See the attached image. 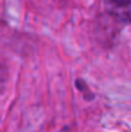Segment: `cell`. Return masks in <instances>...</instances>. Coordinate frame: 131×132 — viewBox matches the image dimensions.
<instances>
[{
  "mask_svg": "<svg viewBox=\"0 0 131 132\" xmlns=\"http://www.w3.org/2000/svg\"><path fill=\"white\" fill-rule=\"evenodd\" d=\"M104 5L113 17L131 23V0H104Z\"/></svg>",
  "mask_w": 131,
  "mask_h": 132,
  "instance_id": "6da1fadb",
  "label": "cell"
}]
</instances>
